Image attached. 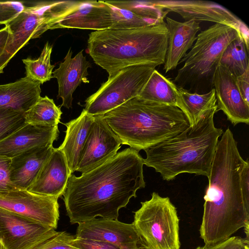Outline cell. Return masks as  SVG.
I'll return each instance as SVG.
<instances>
[{"mask_svg":"<svg viewBox=\"0 0 249 249\" xmlns=\"http://www.w3.org/2000/svg\"><path fill=\"white\" fill-rule=\"evenodd\" d=\"M143 165L139 152L129 147L80 177L71 174L63 195L71 223L117 219L119 210L145 187Z\"/></svg>","mask_w":249,"mask_h":249,"instance_id":"obj_1","label":"cell"},{"mask_svg":"<svg viewBox=\"0 0 249 249\" xmlns=\"http://www.w3.org/2000/svg\"><path fill=\"white\" fill-rule=\"evenodd\" d=\"M246 162L228 127L218 142L204 196L199 233L205 245L223 242L249 225V200L241 183Z\"/></svg>","mask_w":249,"mask_h":249,"instance_id":"obj_2","label":"cell"},{"mask_svg":"<svg viewBox=\"0 0 249 249\" xmlns=\"http://www.w3.org/2000/svg\"><path fill=\"white\" fill-rule=\"evenodd\" d=\"M217 111L216 105L183 131L145 150L144 164L153 168L167 181L185 173L208 177L218 138L223 133L214 125Z\"/></svg>","mask_w":249,"mask_h":249,"instance_id":"obj_3","label":"cell"},{"mask_svg":"<svg viewBox=\"0 0 249 249\" xmlns=\"http://www.w3.org/2000/svg\"><path fill=\"white\" fill-rule=\"evenodd\" d=\"M168 44L166 23L130 29H108L89 34L87 52L110 77L128 66L165 62Z\"/></svg>","mask_w":249,"mask_h":249,"instance_id":"obj_4","label":"cell"},{"mask_svg":"<svg viewBox=\"0 0 249 249\" xmlns=\"http://www.w3.org/2000/svg\"><path fill=\"white\" fill-rule=\"evenodd\" d=\"M102 116L122 144L138 152L173 137L190 125L186 115L177 107L138 96Z\"/></svg>","mask_w":249,"mask_h":249,"instance_id":"obj_5","label":"cell"},{"mask_svg":"<svg viewBox=\"0 0 249 249\" xmlns=\"http://www.w3.org/2000/svg\"><path fill=\"white\" fill-rule=\"evenodd\" d=\"M239 37L241 36L235 29L220 23L201 32L191 50L180 61L184 65L178 70L175 84L190 92L210 91L213 89L214 73L225 49Z\"/></svg>","mask_w":249,"mask_h":249,"instance_id":"obj_6","label":"cell"},{"mask_svg":"<svg viewBox=\"0 0 249 249\" xmlns=\"http://www.w3.org/2000/svg\"><path fill=\"white\" fill-rule=\"evenodd\" d=\"M79 1L61 0L39 3L26 7L15 18L7 23L9 36L0 56V74L10 59L30 39L40 36L70 14Z\"/></svg>","mask_w":249,"mask_h":249,"instance_id":"obj_7","label":"cell"},{"mask_svg":"<svg viewBox=\"0 0 249 249\" xmlns=\"http://www.w3.org/2000/svg\"><path fill=\"white\" fill-rule=\"evenodd\" d=\"M141 203L132 223L146 249H180L179 219L170 198L153 192Z\"/></svg>","mask_w":249,"mask_h":249,"instance_id":"obj_8","label":"cell"},{"mask_svg":"<svg viewBox=\"0 0 249 249\" xmlns=\"http://www.w3.org/2000/svg\"><path fill=\"white\" fill-rule=\"evenodd\" d=\"M157 66L146 63L120 70L86 100L84 109L93 116L102 115L138 96Z\"/></svg>","mask_w":249,"mask_h":249,"instance_id":"obj_9","label":"cell"},{"mask_svg":"<svg viewBox=\"0 0 249 249\" xmlns=\"http://www.w3.org/2000/svg\"><path fill=\"white\" fill-rule=\"evenodd\" d=\"M156 6L179 14L186 20L207 21L235 29L249 49V29L247 25L225 7L204 0H151Z\"/></svg>","mask_w":249,"mask_h":249,"instance_id":"obj_10","label":"cell"},{"mask_svg":"<svg viewBox=\"0 0 249 249\" xmlns=\"http://www.w3.org/2000/svg\"><path fill=\"white\" fill-rule=\"evenodd\" d=\"M0 208L50 226L57 227L58 198L15 189L0 192Z\"/></svg>","mask_w":249,"mask_h":249,"instance_id":"obj_11","label":"cell"},{"mask_svg":"<svg viewBox=\"0 0 249 249\" xmlns=\"http://www.w3.org/2000/svg\"><path fill=\"white\" fill-rule=\"evenodd\" d=\"M57 232L50 226L0 208V242L5 249H33Z\"/></svg>","mask_w":249,"mask_h":249,"instance_id":"obj_12","label":"cell"},{"mask_svg":"<svg viewBox=\"0 0 249 249\" xmlns=\"http://www.w3.org/2000/svg\"><path fill=\"white\" fill-rule=\"evenodd\" d=\"M75 236L107 242L120 249H146L133 223L118 219L100 217L79 223Z\"/></svg>","mask_w":249,"mask_h":249,"instance_id":"obj_13","label":"cell"},{"mask_svg":"<svg viewBox=\"0 0 249 249\" xmlns=\"http://www.w3.org/2000/svg\"><path fill=\"white\" fill-rule=\"evenodd\" d=\"M121 142L102 115L93 116L76 171L84 174L114 157Z\"/></svg>","mask_w":249,"mask_h":249,"instance_id":"obj_14","label":"cell"},{"mask_svg":"<svg viewBox=\"0 0 249 249\" xmlns=\"http://www.w3.org/2000/svg\"><path fill=\"white\" fill-rule=\"evenodd\" d=\"M217 111L221 110L234 125L249 124V105L243 99L239 90L236 77L219 63L213 77Z\"/></svg>","mask_w":249,"mask_h":249,"instance_id":"obj_15","label":"cell"},{"mask_svg":"<svg viewBox=\"0 0 249 249\" xmlns=\"http://www.w3.org/2000/svg\"><path fill=\"white\" fill-rule=\"evenodd\" d=\"M58 134V126L27 124L0 141V155L11 159L35 148L53 145Z\"/></svg>","mask_w":249,"mask_h":249,"instance_id":"obj_16","label":"cell"},{"mask_svg":"<svg viewBox=\"0 0 249 249\" xmlns=\"http://www.w3.org/2000/svg\"><path fill=\"white\" fill-rule=\"evenodd\" d=\"M71 175L62 152L58 148H54L36 180L27 190L58 198L63 196Z\"/></svg>","mask_w":249,"mask_h":249,"instance_id":"obj_17","label":"cell"},{"mask_svg":"<svg viewBox=\"0 0 249 249\" xmlns=\"http://www.w3.org/2000/svg\"><path fill=\"white\" fill-rule=\"evenodd\" d=\"M111 9L106 1H79L68 15L54 26L57 28H76L95 31L110 29Z\"/></svg>","mask_w":249,"mask_h":249,"instance_id":"obj_18","label":"cell"},{"mask_svg":"<svg viewBox=\"0 0 249 249\" xmlns=\"http://www.w3.org/2000/svg\"><path fill=\"white\" fill-rule=\"evenodd\" d=\"M83 52L81 51L71 57L72 52L70 48L64 61L53 72V77L57 79L58 85L57 97L62 100L61 106L68 109L72 107V94L77 87L82 82H89L88 69L91 66Z\"/></svg>","mask_w":249,"mask_h":249,"instance_id":"obj_19","label":"cell"},{"mask_svg":"<svg viewBox=\"0 0 249 249\" xmlns=\"http://www.w3.org/2000/svg\"><path fill=\"white\" fill-rule=\"evenodd\" d=\"M165 23L168 31V44L164 70L167 72L176 68L192 47L200 27L199 22L193 20L179 22L169 17L166 18Z\"/></svg>","mask_w":249,"mask_h":249,"instance_id":"obj_20","label":"cell"},{"mask_svg":"<svg viewBox=\"0 0 249 249\" xmlns=\"http://www.w3.org/2000/svg\"><path fill=\"white\" fill-rule=\"evenodd\" d=\"M53 148V145L38 147L11 158L10 178L13 185L17 189L27 190L36 180Z\"/></svg>","mask_w":249,"mask_h":249,"instance_id":"obj_21","label":"cell"},{"mask_svg":"<svg viewBox=\"0 0 249 249\" xmlns=\"http://www.w3.org/2000/svg\"><path fill=\"white\" fill-rule=\"evenodd\" d=\"M93 121L84 109L77 118L64 124L66 135L58 148L62 152L70 172L76 171L81 153Z\"/></svg>","mask_w":249,"mask_h":249,"instance_id":"obj_22","label":"cell"},{"mask_svg":"<svg viewBox=\"0 0 249 249\" xmlns=\"http://www.w3.org/2000/svg\"><path fill=\"white\" fill-rule=\"evenodd\" d=\"M41 83L27 76L0 85V108L25 112L40 97Z\"/></svg>","mask_w":249,"mask_h":249,"instance_id":"obj_23","label":"cell"},{"mask_svg":"<svg viewBox=\"0 0 249 249\" xmlns=\"http://www.w3.org/2000/svg\"><path fill=\"white\" fill-rule=\"evenodd\" d=\"M138 97L150 102L177 107L178 87L155 69Z\"/></svg>","mask_w":249,"mask_h":249,"instance_id":"obj_24","label":"cell"},{"mask_svg":"<svg viewBox=\"0 0 249 249\" xmlns=\"http://www.w3.org/2000/svg\"><path fill=\"white\" fill-rule=\"evenodd\" d=\"M216 105L213 88L207 93L199 94L178 87L177 107L186 115L190 126L196 124L204 112Z\"/></svg>","mask_w":249,"mask_h":249,"instance_id":"obj_25","label":"cell"},{"mask_svg":"<svg viewBox=\"0 0 249 249\" xmlns=\"http://www.w3.org/2000/svg\"><path fill=\"white\" fill-rule=\"evenodd\" d=\"M62 112L53 99L47 96L40 97L36 103L24 113L26 124L55 126L60 123Z\"/></svg>","mask_w":249,"mask_h":249,"instance_id":"obj_26","label":"cell"},{"mask_svg":"<svg viewBox=\"0 0 249 249\" xmlns=\"http://www.w3.org/2000/svg\"><path fill=\"white\" fill-rule=\"evenodd\" d=\"M249 50L244 39L239 37L228 45L219 63L235 77L239 76L249 68Z\"/></svg>","mask_w":249,"mask_h":249,"instance_id":"obj_27","label":"cell"},{"mask_svg":"<svg viewBox=\"0 0 249 249\" xmlns=\"http://www.w3.org/2000/svg\"><path fill=\"white\" fill-rule=\"evenodd\" d=\"M53 46L47 42L41 52L40 56L36 60L30 58L22 59L25 64L26 76L43 84L53 77V70L54 65L51 64V55Z\"/></svg>","mask_w":249,"mask_h":249,"instance_id":"obj_28","label":"cell"},{"mask_svg":"<svg viewBox=\"0 0 249 249\" xmlns=\"http://www.w3.org/2000/svg\"><path fill=\"white\" fill-rule=\"evenodd\" d=\"M107 1L117 7L128 10L140 17L158 23L163 22L164 18L169 12L155 6L151 0Z\"/></svg>","mask_w":249,"mask_h":249,"instance_id":"obj_29","label":"cell"},{"mask_svg":"<svg viewBox=\"0 0 249 249\" xmlns=\"http://www.w3.org/2000/svg\"><path fill=\"white\" fill-rule=\"evenodd\" d=\"M106 2L111 9L112 24L110 29H136L160 23L143 18L128 10L117 7Z\"/></svg>","mask_w":249,"mask_h":249,"instance_id":"obj_30","label":"cell"},{"mask_svg":"<svg viewBox=\"0 0 249 249\" xmlns=\"http://www.w3.org/2000/svg\"><path fill=\"white\" fill-rule=\"evenodd\" d=\"M24 113L11 109L0 108V141L27 124Z\"/></svg>","mask_w":249,"mask_h":249,"instance_id":"obj_31","label":"cell"},{"mask_svg":"<svg viewBox=\"0 0 249 249\" xmlns=\"http://www.w3.org/2000/svg\"><path fill=\"white\" fill-rule=\"evenodd\" d=\"M74 237L66 231H57L33 249H78L71 244Z\"/></svg>","mask_w":249,"mask_h":249,"instance_id":"obj_32","label":"cell"},{"mask_svg":"<svg viewBox=\"0 0 249 249\" xmlns=\"http://www.w3.org/2000/svg\"><path fill=\"white\" fill-rule=\"evenodd\" d=\"M26 7L20 1H0V24L6 25L15 18Z\"/></svg>","mask_w":249,"mask_h":249,"instance_id":"obj_33","label":"cell"},{"mask_svg":"<svg viewBox=\"0 0 249 249\" xmlns=\"http://www.w3.org/2000/svg\"><path fill=\"white\" fill-rule=\"evenodd\" d=\"M195 249H249V240L238 236H232L216 244L205 245Z\"/></svg>","mask_w":249,"mask_h":249,"instance_id":"obj_34","label":"cell"},{"mask_svg":"<svg viewBox=\"0 0 249 249\" xmlns=\"http://www.w3.org/2000/svg\"><path fill=\"white\" fill-rule=\"evenodd\" d=\"M11 159L0 155V192L17 189L10 178Z\"/></svg>","mask_w":249,"mask_h":249,"instance_id":"obj_35","label":"cell"},{"mask_svg":"<svg viewBox=\"0 0 249 249\" xmlns=\"http://www.w3.org/2000/svg\"><path fill=\"white\" fill-rule=\"evenodd\" d=\"M71 244L78 249H120L117 246L107 242L75 236Z\"/></svg>","mask_w":249,"mask_h":249,"instance_id":"obj_36","label":"cell"},{"mask_svg":"<svg viewBox=\"0 0 249 249\" xmlns=\"http://www.w3.org/2000/svg\"><path fill=\"white\" fill-rule=\"evenodd\" d=\"M240 92L246 103L249 105V68L244 73L236 77Z\"/></svg>","mask_w":249,"mask_h":249,"instance_id":"obj_37","label":"cell"},{"mask_svg":"<svg viewBox=\"0 0 249 249\" xmlns=\"http://www.w3.org/2000/svg\"><path fill=\"white\" fill-rule=\"evenodd\" d=\"M9 34L8 28L6 26L0 29V56L2 54L6 46Z\"/></svg>","mask_w":249,"mask_h":249,"instance_id":"obj_38","label":"cell"},{"mask_svg":"<svg viewBox=\"0 0 249 249\" xmlns=\"http://www.w3.org/2000/svg\"><path fill=\"white\" fill-rule=\"evenodd\" d=\"M0 249H5L2 244L0 242Z\"/></svg>","mask_w":249,"mask_h":249,"instance_id":"obj_39","label":"cell"}]
</instances>
